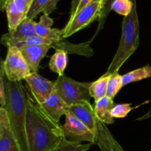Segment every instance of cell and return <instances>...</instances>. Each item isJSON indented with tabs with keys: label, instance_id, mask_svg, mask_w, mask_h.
<instances>
[{
	"label": "cell",
	"instance_id": "cell-1",
	"mask_svg": "<svg viewBox=\"0 0 151 151\" xmlns=\"http://www.w3.org/2000/svg\"><path fill=\"white\" fill-rule=\"evenodd\" d=\"M26 134L29 151H50L65 140L62 125L55 121L27 89Z\"/></svg>",
	"mask_w": 151,
	"mask_h": 151
},
{
	"label": "cell",
	"instance_id": "cell-2",
	"mask_svg": "<svg viewBox=\"0 0 151 151\" xmlns=\"http://www.w3.org/2000/svg\"><path fill=\"white\" fill-rule=\"evenodd\" d=\"M0 74L5 86V105L2 108L7 111L11 129L22 150L29 151L26 134L27 89L22 81L12 82L7 80L1 64Z\"/></svg>",
	"mask_w": 151,
	"mask_h": 151
},
{
	"label": "cell",
	"instance_id": "cell-3",
	"mask_svg": "<svg viewBox=\"0 0 151 151\" xmlns=\"http://www.w3.org/2000/svg\"><path fill=\"white\" fill-rule=\"evenodd\" d=\"M69 111L79 118L94 137V144L100 151H125L109 130L106 124L97 118L90 102L82 101L69 106Z\"/></svg>",
	"mask_w": 151,
	"mask_h": 151
},
{
	"label": "cell",
	"instance_id": "cell-4",
	"mask_svg": "<svg viewBox=\"0 0 151 151\" xmlns=\"http://www.w3.org/2000/svg\"><path fill=\"white\" fill-rule=\"evenodd\" d=\"M139 44V22L137 14V2L132 12L124 17L122 24V34L116 54L106 72L113 74L119 72L122 65L134 54Z\"/></svg>",
	"mask_w": 151,
	"mask_h": 151
},
{
	"label": "cell",
	"instance_id": "cell-5",
	"mask_svg": "<svg viewBox=\"0 0 151 151\" xmlns=\"http://www.w3.org/2000/svg\"><path fill=\"white\" fill-rule=\"evenodd\" d=\"M92 82H79L66 75L58 77L55 81V91L68 106L82 101L90 102V87Z\"/></svg>",
	"mask_w": 151,
	"mask_h": 151
},
{
	"label": "cell",
	"instance_id": "cell-6",
	"mask_svg": "<svg viewBox=\"0 0 151 151\" xmlns=\"http://www.w3.org/2000/svg\"><path fill=\"white\" fill-rule=\"evenodd\" d=\"M103 11L102 0H94L78 12L61 29L62 37L66 38L86 27L91 22L99 20Z\"/></svg>",
	"mask_w": 151,
	"mask_h": 151
},
{
	"label": "cell",
	"instance_id": "cell-7",
	"mask_svg": "<svg viewBox=\"0 0 151 151\" xmlns=\"http://www.w3.org/2000/svg\"><path fill=\"white\" fill-rule=\"evenodd\" d=\"M1 64L4 68L6 78L12 82L22 81L31 73L22 52L16 47L7 48L6 58L1 60Z\"/></svg>",
	"mask_w": 151,
	"mask_h": 151
},
{
	"label": "cell",
	"instance_id": "cell-8",
	"mask_svg": "<svg viewBox=\"0 0 151 151\" xmlns=\"http://www.w3.org/2000/svg\"><path fill=\"white\" fill-rule=\"evenodd\" d=\"M65 116V123L62 125L65 139L72 142H88L94 144V135L79 118L69 111Z\"/></svg>",
	"mask_w": 151,
	"mask_h": 151
},
{
	"label": "cell",
	"instance_id": "cell-9",
	"mask_svg": "<svg viewBox=\"0 0 151 151\" xmlns=\"http://www.w3.org/2000/svg\"><path fill=\"white\" fill-rule=\"evenodd\" d=\"M24 81L28 85L29 92L39 104L55 91V81L44 78L38 72H31Z\"/></svg>",
	"mask_w": 151,
	"mask_h": 151
},
{
	"label": "cell",
	"instance_id": "cell-10",
	"mask_svg": "<svg viewBox=\"0 0 151 151\" xmlns=\"http://www.w3.org/2000/svg\"><path fill=\"white\" fill-rule=\"evenodd\" d=\"M33 0H8L4 6L8 24V32L14 30L27 18Z\"/></svg>",
	"mask_w": 151,
	"mask_h": 151
},
{
	"label": "cell",
	"instance_id": "cell-11",
	"mask_svg": "<svg viewBox=\"0 0 151 151\" xmlns=\"http://www.w3.org/2000/svg\"><path fill=\"white\" fill-rule=\"evenodd\" d=\"M0 151H22L2 107H0Z\"/></svg>",
	"mask_w": 151,
	"mask_h": 151
},
{
	"label": "cell",
	"instance_id": "cell-12",
	"mask_svg": "<svg viewBox=\"0 0 151 151\" xmlns=\"http://www.w3.org/2000/svg\"><path fill=\"white\" fill-rule=\"evenodd\" d=\"M36 23L33 19L27 18L14 30L3 35L1 38V43L8 48L21 40L36 36Z\"/></svg>",
	"mask_w": 151,
	"mask_h": 151
},
{
	"label": "cell",
	"instance_id": "cell-13",
	"mask_svg": "<svg viewBox=\"0 0 151 151\" xmlns=\"http://www.w3.org/2000/svg\"><path fill=\"white\" fill-rule=\"evenodd\" d=\"M52 47L48 44L29 45L19 49L27 63L31 72H38L39 65Z\"/></svg>",
	"mask_w": 151,
	"mask_h": 151
},
{
	"label": "cell",
	"instance_id": "cell-14",
	"mask_svg": "<svg viewBox=\"0 0 151 151\" xmlns=\"http://www.w3.org/2000/svg\"><path fill=\"white\" fill-rule=\"evenodd\" d=\"M40 105L42 109L58 122H60V117L63 115L66 116L69 111V106L55 91Z\"/></svg>",
	"mask_w": 151,
	"mask_h": 151
},
{
	"label": "cell",
	"instance_id": "cell-15",
	"mask_svg": "<svg viewBox=\"0 0 151 151\" xmlns=\"http://www.w3.org/2000/svg\"><path fill=\"white\" fill-rule=\"evenodd\" d=\"M114 106V100L106 96L94 101L93 108L97 118L106 125H110L114 122V117L111 116V110Z\"/></svg>",
	"mask_w": 151,
	"mask_h": 151
},
{
	"label": "cell",
	"instance_id": "cell-16",
	"mask_svg": "<svg viewBox=\"0 0 151 151\" xmlns=\"http://www.w3.org/2000/svg\"><path fill=\"white\" fill-rule=\"evenodd\" d=\"M68 63V53L62 50H55V52L50 58L49 67L50 70L55 72L58 76L64 75V70Z\"/></svg>",
	"mask_w": 151,
	"mask_h": 151
},
{
	"label": "cell",
	"instance_id": "cell-17",
	"mask_svg": "<svg viewBox=\"0 0 151 151\" xmlns=\"http://www.w3.org/2000/svg\"><path fill=\"white\" fill-rule=\"evenodd\" d=\"M110 75L111 74L106 72L99 79L91 83L90 87V94L91 98L94 99V101H97L106 96L108 82Z\"/></svg>",
	"mask_w": 151,
	"mask_h": 151
},
{
	"label": "cell",
	"instance_id": "cell-18",
	"mask_svg": "<svg viewBox=\"0 0 151 151\" xmlns=\"http://www.w3.org/2000/svg\"><path fill=\"white\" fill-rule=\"evenodd\" d=\"M149 78H151V66L147 64L122 75V84L124 86L131 83L137 82Z\"/></svg>",
	"mask_w": 151,
	"mask_h": 151
},
{
	"label": "cell",
	"instance_id": "cell-19",
	"mask_svg": "<svg viewBox=\"0 0 151 151\" xmlns=\"http://www.w3.org/2000/svg\"><path fill=\"white\" fill-rule=\"evenodd\" d=\"M122 76L119 72H114L113 74H111L109 77V82L107 86V91H106V96L109 98L114 100L115 96L116 95L119 90L122 88L123 84H122Z\"/></svg>",
	"mask_w": 151,
	"mask_h": 151
},
{
	"label": "cell",
	"instance_id": "cell-20",
	"mask_svg": "<svg viewBox=\"0 0 151 151\" xmlns=\"http://www.w3.org/2000/svg\"><path fill=\"white\" fill-rule=\"evenodd\" d=\"M54 21L47 14L43 13L40 18L39 22H37L35 24V31L38 36L44 38H47L49 34L52 29V25Z\"/></svg>",
	"mask_w": 151,
	"mask_h": 151
},
{
	"label": "cell",
	"instance_id": "cell-21",
	"mask_svg": "<svg viewBox=\"0 0 151 151\" xmlns=\"http://www.w3.org/2000/svg\"><path fill=\"white\" fill-rule=\"evenodd\" d=\"M137 0H114L111 5V10L124 17L132 12Z\"/></svg>",
	"mask_w": 151,
	"mask_h": 151
},
{
	"label": "cell",
	"instance_id": "cell-22",
	"mask_svg": "<svg viewBox=\"0 0 151 151\" xmlns=\"http://www.w3.org/2000/svg\"><path fill=\"white\" fill-rule=\"evenodd\" d=\"M92 145V143L82 144L78 142H72L65 139L57 147L50 151H87Z\"/></svg>",
	"mask_w": 151,
	"mask_h": 151
},
{
	"label": "cell",
	"instance_id": "cell-23",
	"mask_svg": "<svg viewBox=\"0 0 151 151\" xmlns=\"http://www.w3.org/2000/svg\"><path fill=\"white\" fill-rule=\"evenodd\" d=\"M134 108L131 107V104L129 103H119L115 104L111 110V116L114 118H125Z\"/></svg>",
	"mask_w": 151,
	"mask_h": 151
},
{
	"label": "cell",
	"instance_id": "cell-24",
	"mask_svg": "<svg viewBox=\"0 0 151 151\" xmlns=\"http://www.w3.org/2000/svg\"><path fill=\"white\" fill-rule=\"evenodd\" d=\"M114 0H102L103 1V11H102L101 17L98 20V27H97V29L96 32L94 33V36H93L92 39L100 32L102 29H103V26H104L105 22L106 21L108 16H109V13L111 12V5L112 2ZM91 39V40H92Z\"/></svg>",
	"mask_w": 151,
	"mask_h": 151
},
{
	"label": "cell",
	"instance_id": "cell-25",
	"mask_svg": "<svg viewBox=\"0 0 151 151\" xmlns=\"http://www.w3.org/2000/svg\"><path fill=\"white\" fill-rule=\"evenodd\" d=\"M48 1L49 0H33L29 13H28L27 18L34 20L38 14L43 13V10Z\"/></svg>",
	"mask_w": 151,
	"mask_h": 151
},
{
	"label": "cell",
	"instance_id": "cell-26",
	"mask_svg": "<svg viewBox=\"0 0 151 151\" xmlns=\"http://www.w3.org/2000/svg\"><path fill=\"white\" fill-rule=\"evenodd\" d=\"M5 105V86L4 78L0 74V107H4Z\"/></svg>",
	"mask_w": 151,
	"mask_h": 151
},
{
	"label": "cell",
	"instance_id": "cell-27",
	"mask_svg": "<svg viewBox=\"0 0 151 151\" xmlns=\"http://www.w3.org/2000/svg\"><path fill=\"white\" fill-rule=\"evenodd\" d=\"M59 1H60V0H49L47 5H46L44 10H43V13L47 14L48 16L50 14H51V13L56 9L57 4Z\"/></svg>",
	"mask_w": 151,
	"mask_h": 151
},
{
	"label": "cell",
	"instance_id": "cell-28",
	"mask_svg": "<svg viewBox=\"0 0 151 151\" xmlns=\"http://www.w3.org/2000/svg\"><path fill=\"white\" fill-rule=\"evenodd\" d=\"M81 0H72V5H71L70 9V14H69V19H72L75 15V11L77 10L78 4H79Z\"/></svg>",
	"mask_w": 151,
	"mask_h": 151
},
{
	"label": "cell",
	"instance_id": "cell-29",
	"mask_svg": "<svg viewBox=\"0 0 151 151\" xmlns=\"http://www.w3.org/2000/svg\"><path fill=\"white\" fill-rule=\"evenodd\" d=\"M94 1V0H81V1H80L79 4H78V7H77V10H76V11H75V15H74V16H75V15H76L77 13H78V12L81 11V10H82V9L84 7H86L87 4H88L89 3H91V1ZM74 16H73V17H74ZM73 17H72V18H73ZM69 20H70V19H69Z\"/></svg>",
	"mask_w": 151,
	"mask_h": 151
},
{
	"label": "cell",
	"instance_id": "cell-30",
	"mask_svg": "<svg viewBox=\"0 0 151 151\" xmlns=\"http://www.w3.org/2000/svg\"><path fill=\"white\" fill-rule=\"evenodd\" d=\"M150 117H151V108L149 109L148 111H147L145 114H144L142 116H141V117L138 118V119H137V120L142 121V120H144V119H148V118H150Z\"/></svg>",
	"mask_w": 151,
	"mask_h": 151
},
{
	"label": "cell",
	"instance_id": "cell-31",
	"mask_svg": "<svg viewBox=\"0 0 151 151\" xmlns=\"http://www.w3.org/2000/svg\"><path fill=\"white\" fill-rule=\"evenodd\" d=\"M7 1H8V0H0V7H1V11H4V6H5Z\"/></svg>",
	"mask_w": 151,
	"mask_h": 151
}]
</instances>
